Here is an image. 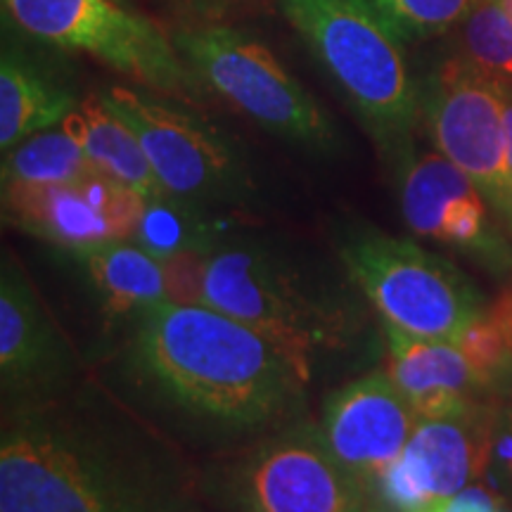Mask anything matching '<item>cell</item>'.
Returning a JSON list of instances; mask_svg holds the SVG:
<instances>
[{
	"label": "cell",
	"instance_id": "obj_2",
	"mask_svg": "<svg viewBox=\"0 0 512 512\" xmlns=\"http://www.w3.org/2000/svg\"><path fill=\"white\" fill-rule=\"evenodd\" d=\"M0 512H188V467L98 387L3 408Z\"/></svg>",
	"mask_w": 512,
	"mask_h": 512
},
{
	"label": "cell",
	"instance_id": "obj_10",
	"mask_svg": "<svg viewBox=\"0 0 512 512\" xmlns=\"http://www.w3.org/2000/svg\"><path fill=\"white\" fill-rule=\"evenodd\" d=\"M233 484L249 512H366L368 501L320 427L304 420L249 446Z\"/></svg>",
	"mask_w": 512,
	"mask_h": 512
},
{
	"label": "cell",
	"instance_id": "obj_27",
	"mask_svg": "<svg viewBox=\"0 0 512 512\" xmlns=\"http://www.w3.org/2000/svg\"><path fill=\"white\" fill-rule=\"evenodd\" d=\"M503 467L512 479V406L496 413L494 432H491V458Z\"/></svg>",
	"mask_w": 512,
	"mask_h": 512
},
{
	"label": "cell",
	"instance_id": "obj_4",
	"mask_svg": "<svg viewBox=\"0 0 512 512\" xmlns=\"http://www.w3.org/2000/svg\"><path fill=\"white\" fill-rule=\"evenodd\" d=\"M313 57L335 81L392 171L413 152L420 88L401 38L366 0H275Z\"/></svg>",
	"mask_w": 512,
	"mask_h": 512
},
{
	"label": "cell",
	"instance_id": "obj_3",
	"mask_svg": "<svg viewBox=\"0 0 512 512\" xmlns=\"http://www.w3.org/2000/svg\"><path fill=\"white\" fill-rule=\"evenodd\" d=\"M204 306L273 342L309 384L373 349V306L342 261L285 242L228 233L209 254Z\"/></svg>",
	"mask_w": 512,
	"mask_h": 512
},
{
	"label": "cell",
	"instance_id": "obj_1",
	"mask_svg": "<svg viewBox=\"0 0 512 512\" xmlns=\"http://www.w3.org/2000/svg\"><path fill=\"white\" fill-rule=\"evenodd\" d=\"M119 370L145 411L211 446H254L302 422L309 389L273 342L211 306L147 311L131 325Z\"/></svg>",
	"mask_w": 512,
	"mask_h": 512
},
{
	"label": "cell",
	"instance_id": "obj_26",
	"mask_svg": "<svg viewBox=\"0 0 512 512\" xmlns=\"http://www.w3.org/2000/svg\"><path fill=\"white\" fill-rule=\"evenodd\" d=\"M503 508L482 486H465L458 494L441 498L420 512H501Z\"/></svg>",
	"mask_w": 512,
	"mask_h": 512
},
{
	"label": "cell",
	"instance_id": "obj_12",
	"mask_svg": "<svg viewBox=\"0 0 512 512\" xmlns=\"http://www.w3.org/2000/svg\"><path fill=\"white\" fill-rule=\"evenodd\" d=\"M74 349L15 256L0 271V384L3 408L36 403L76 387Z\"/></svg>",
	"mask_w": 512,
	"mask_h": 512
},
{
	"label": "cell",
	"instance_id": "obj_23",
	"mask_svg": "<svg viewBox=\"0 0 512 512\" xmlns=\"http://www.w3.org/2000/svg\"><path fill=\"white\" fill-rule=\"evenodd\" d=\"M382 22L406 41L444 34L470 15L477 0H366Z\"/></svg>",
	"mask_w": 512,
	"mask_h": 512
},
{
	"label": "cell",
	"instance_id": "obj_31",
	"mask_svg": "<svg viewBox=\"0 0 512 512\" xmlns=\"http://www.w3.org/2000/svg\"><path fill=\"white\" fill-rule=\"evenodd\" d=\"M496 3L501 5V8H503L505 12H508V17L512 19V0H496Z\"/></svg>",
	"mask_w": 512,
	"mask_h": 512
},
{
	"label": "cell",
	"instance_id": "obj_14",
	"mask_svg": "<svg viewBox=\"0 0 512 512\" xmlns=\"http://www.w3.org/2000/svg\"><path fill=\"white\" fill-rule=\"evenodd\" d=\"M387 330V370L399 392L406 396L420 420L453 418L479 406L475 396L484 392L470 366L453 342L422 339L394 328Z\"/></svg>",
	"mask_w": 512,
	"mask_h": 512
},
{
	"label": "cell",
	"instance_id": "obj_24",
	"mask_svg": "<svg viewBox=\"0 0 512 512\" xmlns=\"http://www.w3.org/2000/svg\"><path fill=\"white\" fill-rule=\"evenodd\" d=\"M453 344L463 354L484 392L496 389L498 380L512 368V349L508 339L494 320L486 316V311L472 323H467L460 330V335L453 339Z\"/></svg>",
	"mask_w": 512,
	"mask_h": 512
},
{
	"label": "cell",
	"instance_id": "obj_13",
	"mask_svg": "<svg viewBox=\"0 0 512 512\" xmlns=\"http://www.w3.org/2000/svg\"><path fill=\"white\" fill-rule=\"evenodd\" d=\"M418 420L389 375L375 370L328 396L320 432L335 458L368 494L377 475L401 456Z\"/></svg>",
	"mask_w": 512,
	"mask_h": 512
},
{
	"label": "cell",
	"instance_id": "obj_5",
	"mask_svg": "<svg viewBox=\"0 0 512 512\" xmlns=\"http://www.w3.org/2000/svg\"><path fill=\"white\" fill-rule=\"evenodd\" d=\"M337 259L384 328L453 342L486 311L482 294L451 261L368 223L344 226L337 235Z\"/></svg>",
	"mask_w": 512,
	"mask_h": 512
},
{
	"label": "cell",
	"instance_id": "obj_19",
	"mask_svg": "<svg viewBox=\"0 0 512 512\" xmlns=\"http://www.w3.org/2000/svg\"><path fill=\"white\" fill-rule=\"evenodd\" d=\"M394 176L406 226L420 238L437 242L451 204L467 192L479 190L475 181L441 152H427V155L411 152Z\"/></svg>",
	"mask_w": 512,
	"mask_h": 512
},
{
	"label": "cell",
	"instance_id": "obj_6",
	"mask_svg": "<svg viewBox=\"0 0 512 512\" xmlns=\"http://www.w3.org/2000/svg\"><path fill=\"white\" fill-rule=\"evenodd\" d=\"M174 46L200 83L271 136L311 155L339 152L330 114L254 34L214 24L176 31Z\"/></svg>",
	"mask_w": 512,
	"mask_h": 512
},
{
	"label": "cell",
	"instance_id": "obj_7",
	"mask_svg": "<svg viewBox=\"0 0 512 512\" xmlns=\"http://www.w3.org/2000/svg\"><path fill=\"white\" fill-rule=\"evenodd\" d=\"M100 98L136 131L166 192L211 211L254 202L256 185L245 157L214 121L178 98L131 86H110Z\"/></svg>",
	"mask_w": 512,
	"mask_h": 512
},
{
	"label": "cell",
	"instance_id": "obj_9",
	"mask_svg": "<svg viewBox=\"0 0 512 512\" xmlns=\"http://www.w3.org/2000/svg\"><path fill=\"white\" fill-rule=\"evenodd\" d=\"M505 88L467 57L448 60L420 88V112L437 150L475 181L512 230Z\"/></svg>",
	"mask_w": 512,
	"mask_h": 512
},
{
	"label": "cell",
	"instance_id": "obj_11",
	"mask_svg": "<svg viewBox=\"0 0 512 512\" xmlns=\"http://www.w3.org/2000/svg\"><path fill=\"white\" fill-rule=\"evenodd\" d=\"M496 413L482 401L453 418L418 420L401 456L377 475L368 496L394 512H420L458 494L489 463Z\"/></svg>",
	"mask_w": 512,
	"mask_h": 512
},
{
	"label": "cell",
	"instance_id": "obj_16",
	"mask_svg": "<svg viewBox=\"0 0 512 512\" xmlns=\"http://www.w3.org/2000/svg\"><path fill=\"white\" fill-rule=\"evenodd\" d=\"M3 214L5 223L69 254L107 242H124L114 221L88 200L79 181L3 185Z\"/></svg>",
	"mask_w": 512,
	"mask_h": 512
},
{
	"label": "cell",
	"instance_id": "obj_21",
	"mask_svg": "<svg viewBox=\"0 0 512 512\" xmlns=\"http://www.w3.org/2000/svg\"><path fill=\"white\" fill-rule=\"evenodd\" d=\"M98 171L83 145L62 124L29 136L3 155V185L76 183Z\"/></svg>",
	"mask_w": 512,
	"mask_h": 512
},
{
	"label": "cell",
	"instance_id": "obj_15",
	"mask_svg": "<svg viewBox=\"0 0 512 512\" xmlns=\"http://www.w3.org/2000/svg\"><path fill=\"white\" fill-rule=\"evenodd\" d=\"M81 100L64 69L46 57L5 43L0 55V150L60 126Z\"/></svg>",
	"mask_w": 512,
	"mask_h": 512
},
{
	"label": "cell",
	"instance_id": "obj_29",
	"mask_svg": "<svg viewBox=\"0 0 512 512\" xmlns=\"http://www.w3.org/2000/svg\"><path fill=\"white\" fill-rule=\"evenodd\" d=\"M505 145H508V171L512 183V83L505 88Z\"/></svg>",
	"mask_w": 512,
	"mask_h": 512
},
{
	"label": "cell",
	"instance_id": "obj_8",
	"mask_svg": "<svg viewBox=\"0 0 512 512\" xmlns=\"http://www.w3.org/2000/svg\"><path fill=\"white\" fill-rule=\"evenodd\" d=\"M12 27L38 43L79 50L169 98L200 95V79L152 19L126 0H3Z\"/></svg>",
	"mask_w": 512,
	"mask_h": 512
},
{
	"label": "cell",
	"instance_id": "obj_30",
	"mask_svg": "<svg viewBox=\"0 0 512 512\" xmlns=\"http://www.w3.org/2000/svg\"><path fill=\"white\" fill-rule=\"evenodd\" d=\"M496 392L501 394L505 401H508V406H512V368L501 377V380H498Z\"/></svg>",
	"mask_w": 512,
	"mask_h": 512
},
{
	"label": "cell",
	"instance_id": "obj_18",
	"mask_svg": "<svg viewBox=\"0 0 512 512\" xmlns=\"http://www.w3.org/2000/svg\"><path fill=\"white\" fill-rule=\"evenodd\" d=\"M62 126L83 145L100 174L128 185L145 200L166 192L152 171L136 131L105 105L100 93L83 98L79 110L69 114Z\"/></svg>",
	"mask_w": 512,
	"mask_h": 512
},
{
	"label": "cell",
	"instance_id": "obj_20",
	"mask_svg": "<svg viewBox=\"0 0 512 512\" xmlns=\"http://www.w3.org/2000/svg\"><path fill=\"white\" fill-rule=\"evenodd\" d=\"M226 233L228 226L221 221V216L216 219L211 209L181 200L171 192H162L145 200L143 216L131 242L162 261L183 249H211Z\"/></svg>",
	"mask_w": 512,
	"mask_h": 512
},
{
	"label": "cell",
	"instance_id": "obj_28",
	"mask_svg": "<svg viewBox=\"0 0 512 512\" xmlns=\"http://www.w3.org/2000/svg\"><path fill=\"white\" fill-rule=\"evenodd\" d=\"M486 316L494 320L498 328L503 330V335L508 339L512 349V285H508L501 294H498L496 302L486 309Z\"/></svg>",
	"mask_w": 512,
	"mask_h": 512
},
{
	"label": "cell",
	"instance_id": "obj_22",
	"mask_svg": "<svg viewBox=\"0 0 512 512\" xmlns=\"http://www.w3.org/2000/svg\"><path fill=\"white\" fill-rule=\"evenodd\" d=\"M465 53L475 67L512 83V19L496 0H477L463 19Z\"/></svg>",
	"mask_w": 512,
	"mask_h": 512
},
{
	"label": "cell",
	"instance_id": "obj_17",
	"mask_svg": "<svg viewBox=\"0 0 512 512\" xmlns=\"http://www.w3.org/2000/svg\"><path fill=\"white\" fill-rule=\"evenodd\" d=\"M83 266L100 309L110 320H131L166 302L162 264L128 242H107L72 254Z\"/></svg>",
	"mask_w": 512,
	"mask_h": 512
},
{
	"label": "cell",
	"instance_id": "obj_25",
	"mask_svg": "<svg viewBox=\"0 0 512 512\" xmlns=\"http://www.w3.org/2000/svg\"><path fill=\"white\" fill-rule=\"evenodd\" d=\"M211 249H183V252H176L159 261L164 273L166 302L176 306H204Z\"/></svg>",
	"mask_w": 512,
	"mask_h": 512
}]
</instances>
